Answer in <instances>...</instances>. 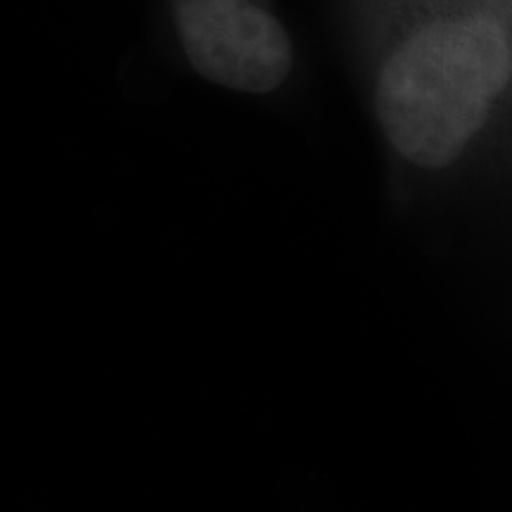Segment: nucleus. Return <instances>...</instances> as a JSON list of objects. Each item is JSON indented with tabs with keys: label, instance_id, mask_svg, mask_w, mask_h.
Listing matches in <instances>:
<instances>
[{
	"label": "nucleus",
	"instance_id": "f03ea898",
	"mask_svg": "<svg viewBox=\"0 0 512 512\" xmlns=\"http://www.w3.org/2000/svg\"><path fill=\"white\" fill-rule=\"evenodd\" d=\"M185 55L197 74L245 93L285 81L292 46L283 24L252 0H171Z\"/></svg>",
	"mask_w": 512,
	"mask_h": 512
},
{
	"label": "nucleus",
	"instance_id": "f257e3e1",
	"mask_svg": "<svg viewBox=\"0 0 512 512\" xmlns=\"http://www.w3.org/2000/svg\"><path fill=\"white\" fill-rule=\"evenodd\" d=\"M510 76L512 48L496 19H437L384 62L375 88L377 119L396 152L441 169L482 128Z\"/></svg>",
	"mask_w": 512,
	"mask_h": 512
}]
</instances>
